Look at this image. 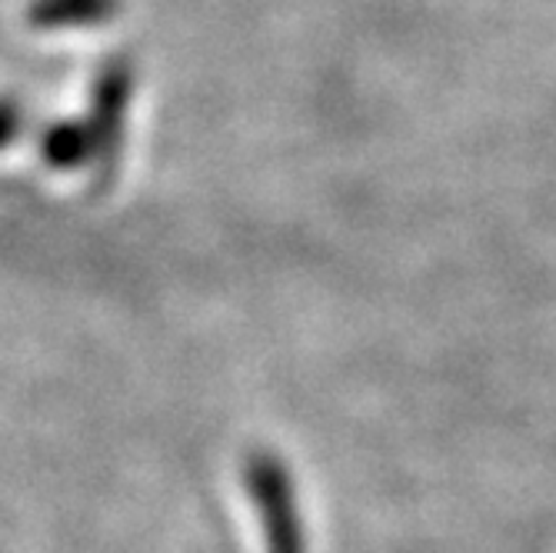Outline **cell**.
Returning a JSON list of instances; mask_svg holds the SVG:
<instances>
[{
  "label": "cell",
  "mask_w": 556,
  "mask_h": 553,
  "mask_svg": "<svg viewBox=\"0 0 556 553\" xmlns=\"http://www.w3.org/2000/svg\"><path fill=\"white\" fill-rule=\"evenodd\" d=\"M247 493L254 500L267 533V553H303V524L296 487L287 464L270 450H254L243 467Z\"/></svg>",
  "instance_id": "6da1fadb"
},
{
  "label": "cell",
  "mask_w": 556,
  "mask_h": 553,
  "mask_svg": "<svg viewBox=\"0 0 556 553\" xmlns=\"http://www.w3.org/2000/svg\"><path fill=\"white\" fill-rule=\"evenodd\" d=\"M130 100H134V64L124 58H111L108 64H100L90 90V111H87V127L93 137V167L100 177H111L117 167Z\"/></svg>",
  "instance_id": "7a4b0ae2"
},
{
  "label": "cell",
  "mask_w": 556,
  "mask_h": 553,
  "mask_svg": "<svg viewBox=\"0 0 556 553\" xmlns=\"http://www.w3.org/2000/svg\"><path fill=\"white\" fill-rule=\"evenodd\" d=\"M121 0H34L27 21L40 30L61 27H93L117 17Z\"/></svg>",
  "instance_id": "3957f363"
},
{
  "label": "cell",
  "mask_w": 556,
  "mask_h": 553,
  "mask_svg": "<svg viewBox=\"0 0 556 553\" xmlns=\"http://www.w3.org/2000/svg\"><path fill=\"white\" fill-rule=\"evenodd\" d=\"M40 158L58 167L74 171L84 164H93V137L87 124L77 121H58L40 134Z\"/></svg>",
  "instance_id": "277c9868"
},
{
  "label": "cell",
  "mask_w": 556,
  "mask_h": 553,
  "mask_svg": "<svg viewBox=\"0 0 556 553\" xmlns=\"http://www.w3.org/2000/svg\"><path fill=\"white\" fill-rule=\"evenodd\" d=\"M24 130V108L14 97H0V150Z\"/></svg>",
  "instance_id": "5b68a950"
}]
</instances>
